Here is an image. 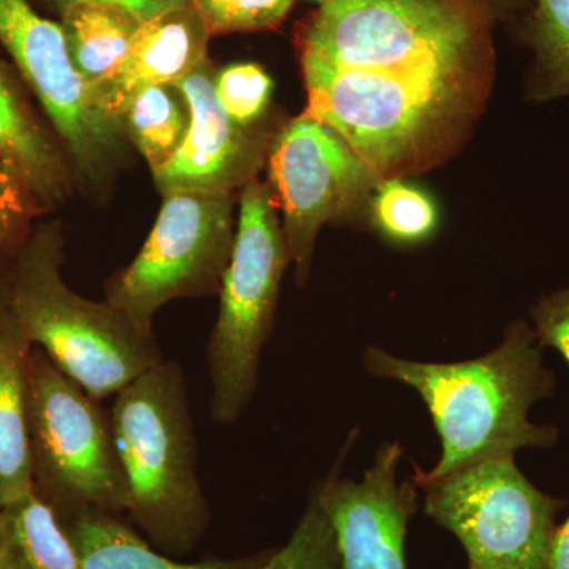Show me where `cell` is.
<instances>
[{
  "mask_svg": "<svg viewBox=\"0 0 569 569\" xmlns=\"http://www.w3.org/2000/svg\"><path fill=\"white\" fill-rule=\"evenodd\" d=\"M485 0H328L298 33L307 112L380 181L436 162L493 73Z\"/></svg>",
  "mask_w": 569,
  "mask_h": 569,
  "instance_id": "obj_1",
  "label": "cell"
},
{
  "mask_svg": "<svg viewBox=\"0 0 569 569\" xmlns=\"http://www.w3.org/2000/svg\"><path fill=\"white\" fill-rule=\"evenodd\" d=\"M370 376L413 388L425 400L441 441L432 470L415 468L426 479L443 477L486 459L515 458L520 449L559 443L556 426L535 425L531 408L552 396L557 378L523 318L507 326L500 346L462 362H422L399 358L380 347L362 356Z\"/></svg>",
  "mask_w": 569,
  "mask_h": 569,
  "instance_id": "obj_2",
  "label": "cell"
},
{
  "mask_svg": "<svg viewBox=\"0 0 569 569\" xmlns=\"http://www.w3.org/2000/svg\"><path fill=\"white\" fill-rule=\"evenodd\" d=\"M61 220L37 223L9 260V305L22 331L52 365L93 399L114 397L163 361L153 332H144L111 302L71 290L62 276Z\"/></svg>",
  "mask_w": 569,
  "mask_h": 569,
  "instance_id": "obj_3",
  "label": "cell"
},
{
  "mask_svg": "<svg viewBox=\"0 0 569 569\" xmlns=\"http://www.w3.org/2000/svg\"><path fill=\"white\" fill-rule=\"evenodd\" d=\"M112 437L134 526L156 548L186 556L211 522L182 367L160 361L114 396Z\"/></svg>",
  "mask_w": 569,
  "mask_h": 569,
  "instance_id": "obj_4",
  "label": "cell"
},
{
  "mask_svg": "<svg viewBox=\"0 0 569 569\" xmlns=\"http://www.w3.org/2000/svg\"><path fill=\"white\" fill-rule=\"evenodd\" d=\"M238 201L233 252L208 346L209 408L212 421L224 426L239 421L257 395L261 351L274 328L280 284L291 264L272 187L253 179Z\"/></svg>",
  "mask_w": 569,
  "mask_h": 569,
  "instance_id": "obj_5",
  "label": "cell"
},
{
  "mask_svg": "<svg viewBox=\"0 0 569 569\" xmlns=\"http://www.w3.org/2000/svg\"><path fill=\"white\" fill-rule=\"evenodd\" d=\"M32 492L59 520L82 511L129 509L110 413L32 347L28 373Z\"/></svg>",
  "mask_w": 569,
  "mask_h": 569,
  "instance_id": "obj_6",
  "label": "cell"
},
{
  "mask_svg": "<svg viewBox=\"0 0 569 569\" xmlns=\"http://www.w3.org/2000/svg\"><path fill=\"white\" fill-rule=\"evenodd\" d=\"M427 518L455 535L468 567L548 569L560 498L542 492L515 458L486 459L443 477L413 473Z\"/></svg>",
  "mask_w": 569,
  "mask_h": 569,
  "instance_id": "obj_7",
  "label": "cell"
},
{
  "mask_svg": "<svg viewBox=\"0 0 569 569\" xmlns=\"http://www.w3.org/2000/svg\"><path fill=\"white\" fill-rule=\"evenodd\" d=\"M236 193L164 194L148 241L111 277L107 301L141 331L174 299L219 295L234 246Z\"/></svg>",
  "mask_w": 569,
  "mask_h": 569,
  "instance_id": "obj_8",
  "label": "cell"
},
{
  "mask_svg": "<svg viewBox=\"0 0 569 569\" xmlns=\"http://www.w3.org/2000/svg\"><path fill=\"white\" fill-rule=\"evenodd\" d=\"M0 47L39 100L69 159L74 187L102 194L127 157L121 122L97 111L71 67L61 26L31 0H0Z\"/></svg>",
  "mask_w": 569,
  "mask_h": 569,
  "instance_id": "obj_9",
  "label": "cell"
},
{
  "mask_svg": "<svg viewBox=\"0 0 569 569\" xmlns=\"http://www.w3.org/2000/svg\"><path fill=\"white\" fill-rule=\"evenodd\" d=\"M268 160L296 282L305 287L321 228L353 219L380 179L335 129L307 111L272 138Z\"/></svg>",
  "mask_w": 569,
  "mask_h": 569,
  "instance_id": "obj_10",
  "label": "cell"
},
{
  "mask_svg": "<svg viewBox=\"0 0 569 569\" xmlns=\"http://www.w3.org/2000/svg\"><path fill=\"white\" fill-rule=\"evenodd\" d=\"M402 458V447L388 441L359 481L329 478L316 486L335 530L339 569H408V523L419 497L413 479H399Z\"/></svg>",
  "mask_w": 569,
  "mask_h": 569,
  "instance_id": "obj_11",
  "label": "cell"
},
{
  "mask_svg": "<svg viewBox=\"0 0 569 569\" xmlns=\"http://www.w3.org/2000/svg\"><path fill=\"white\" fill-rule=\"evenodd\" d=\"M217 69L206 58L183 80L192 112L181 149L162 170L152 173L159 192L239 193L258 178L272 138L263 123L244 127L224 112L216 92Z\"/></svg>",
  "mask_w": 569,
  "mask_h": 569,
  "instance_id": "obj_12",
  "label": "cell"
},
{
  "mask_svg": "<svg viewBox=\"0 0 569 569\" xmlns=\"http://www.w3.org/2000/svg\"><path fill=\"white\" fill-rule=\"evenodd\" d=\"M209 40L208 26L192 2L146 20L121 63L103 81L88 88L89 102L121 122L138 93L176 84L197 69L208 58Z\"/></svg>",
  "mask_w": 569,
  "mask_h": 569,
  "instance_id": "obj_13",
  "label": "cell"
},
{
  "mask_svg": "<svg viewBox=\"0 0 569 569\" xmlns=\"http://www.w3.org/2000/svg\"><path fill=\"white\" fill-rule=\"evenodd\" d=\"M26 88L13 63L0 56V149L14 160L48 212L66 203L77 187L61 142Z\"/></svg>",
  "mask_w": 569,
  "mask_h": 569,
  "instance_id": "obj_14",
  "label": "cell"
},
{
  "mask_svg": "<svg viewBox=\"0 0 569 569\" xmlns=\"http://www.w3.org/2000/svg\"><path fill=\"white\" fill-rule=\"evenodd\" d=\"M31 340L9 305L0 310V508L32 493L28 429Z\"/></svg>",
  "mask_w": 569,
  "mask_h": 569,
  "instance_id": "obj_15",
  "label": "cell"
},
{
  "mask_svg": "<svg viewBox=\"0 0 569 569\" xmlns=\"http://www.w3.org/2000/svg\"><path fill=\"white\" fill-rule=\"evenodd\" d=\"M82 569H260L271 550L238 559H208L182 563L157 552L118 515L82 511L61 520Z\"/></svg>",
  "mask_w": 569,
  "mask_h": 569,
  "instance_id": "obj_16",
  "label": "cell"
},
{
  "mask_svg": "<svg viewBox=\"0 0 569 569\" xmlns=\"http://www.w3.org/2000/svg\"><path fill=\"white\" fill-rule=\"evenodd\" d=\"M58 22L71 67L91 88L126 58L144 20L114 3L84 2L63 11Z\"/></svg>",
  "mask_w": 569,
  "mask_h": 569,
  "instance_id": "obj_17",
  "label": "cell"
},
{
  "mask_svg": "<svg viewBox=\"0 0 569 569\" xmlns=\"http://www.w3.org/2000/svg\"><path fill=\"white\" fill-rule=\"evenodd\" d=\"M192 112L178 84H162L138 93L121 118L127 141L151 168L162 170L173 160L189 133Z\"/></svg>",
  "mask_w": 569,
  "mask_h": 569,
  "instance_id": "obj_18",
  "label": "cell"
},
{
  "mask_svg": "<svg viewBox=\"0 0 569 569\" xmlns=\"http://www.w3.org/2000/svg\"><path fill=\"white\" fill-rule=\"evenodd\" d=\"M531 52L527 99L535 103L569 97V0H533L523 22Z\"/></svg>",
  "mask_w": 569,
  "mask_h": 569,
  "instance_id": "obj_19",
  "label": "cell"
},
{
  "mask_svg": "<svg viewBox=\"0 0 569 569\" xmlns=\"http://www.w3.org/2000/svg\"><path fill=\"white\" fill-rule=\"evenodd\" d=\"M7 539L21 569H82L56 512L36 493L2 509Z\"/></svg>",
  "mask_w": 569,
  "mask_h": 569,
  "instance_id": "obj_20",
  "label": "cell"
},
{
  "mask_svg": "<svg viewBox=\"0 0 569 569\" xmlns=\"http://www.w3.org/2000/svg\"><path fill=\"white\" fill-rule=\"evenodd\" d=\"M372 220L378 230L396 242L425 241L437 228L436 204L422 190L400 179L378 183L370 200Z\"/></svg>",
  "mask_w": 569,
  "mask_h": 569,
  "instance_id": "obj_21",
  "label": "cell"
},
{
  "mask_svg": "<svg viewBox=\"0 0 569 569\" xmlns=\"http://www.w3.org/2000/svg\"><path fill=\"white\" fill-rule=\"evenodd\" d=\"M260 569H339L335 530L316 492L287 545L271 550Z\"/></svg>",
  "mask_w": 569,
  "mask_h": 569,
  "instance_id": "obj_22",
  "label": "cell"
},
{
  "mask_svg": "<svg viewBox=\"0 0 569 569\" xmlns=\"http://www.w3.org/2000/svg\"><path fill=\"white\" fill-rule=\"evenodd\" d=\"M47 212L18 164L0 149V258L10 260Z\"/></svg>",
  "mask_w": 569,
  "mask_h": 569,
  "instance_id": "obj_23",
  "label": "cell"
},
{
  "mask_svg": "<svg viewBox=\"0 0 569 569\" xmlns=\"http://www.w3.org/2000/svg\"><path fill=\"white\" fill-rule=\"evenodd\" d=\"M274 82L263 67L238 62L217 70L216 92L224 112L239 126H260L271 103Z\"/></svg>",
  "mask_w": 569,
  "mask_h": 569,
  "instance_id": "obj_24",
  "label": "cell"
},
{
  "mask_svg": "<svg viewBox=\"0 0 569 569\" xmlns=\"http://www.w3.org/2000/svg\"><path fill=\"white\" fill-rule=\"evenodd\" d=\"M211 37L271 31L293 9L295 0H190Z\"/></svg>",
  "mask_w": 569,
  "mask_h": 569,
  "instance_id": "obj_25",
  "label": "cell"
},
{
  "mask_svg": "<svg viewBox=\"0 0 569 569\" xmlns=\"http://www.w3.org/2000/svg\"><path fill=\"white\" fill-rule=\"evenodd\" d=\"M530 318L539 346L559 351L569 365V287L542 296Z\"/></svg>",
  "mask_w": 569,
  "mask_h": 569,
  "instance_id": "obj_26",
  "label": "cell"
},
{
  "mask_svg": "<svg viewBox=\"0 0 569 569\" xmlns=\"http://www.w3.org/2000/svg\"><path fill=\"white\" fill-rule=\"evenodd\" d=\"M84 2L114 3V6L126 7L146 21L163 11L186 6V3H190V0H31L37 10L54 14L56 18L61 17L63 11L69 10L70 7Z\"/></svg>",
  "mask_w": 569,
  "mask_h": 569,
  "instance_id": "obj_27",
  "label": "cell"
},
{
  "mask_svg": "<svg viewBox=\"0 0 569 569\" xmlns=\"http://www.w3.org/2000/svg\"><path fill=\"white\" fill-rule=\"evenodd\" d=\"M548 569H569V516L553 533Z\"/></svg>",
  "mask_w": 569,
  "mask_h": 569,
  "instance_id": "obj_28",
  "label": "cell"
},
{
  "mask_svg": "<svg viewBox=\"0 0 569 569\" xmlns=\"http://www.w3.org/2000/svg\"><path fill=\"white\" fill-rule=\"evenodd\" d=\"M497 13H515V11L530 9L533 0H485Z\"/></svg>",
  "mask_w": 569,
  "mask_h": 569,
  "instance_id": "obj_29",
  "label": "cell"
},
{
  "mask_svg": "<svg viewBox=\"0 0 569 569\" xmlns=\"http://www.w3.org/2000/svg\"><path fill=\"white\" fill-rule=\"evenodd\" d=\"M0 569H21L20 559L9 542L0 548Z\"/></svg>",
  "mask_w": 569,
  "mask_h": 569,
  "instance_id": "obj_30",
  "label": "cell"
},
{
  "mask_svg": "<svg viewBox=\"0 0 569 569\" xmlns=\"http://www.w3.org/2000/svg\"><path fill=\"white\" fill-rule=\"evenodd\" d=\"M7 269H9V260H6V258H0V310L7 306V299H9Z\"/></svg>",
  "mask_w": 569,
  "mask_h": 569,
  "instance_id": "obj_31",
  "label": "cell"
},
{
  "mask_svg": "<svg viewBox=\"0 0 569 569\" xmlns=\"http://www.w3.org/2000/svg\"><path fill=\"white\" fill-rule=\"evenodd\" d=\"M7 542H9V539H7L6 518H3V511L2 508H0V548L6 546Z\"/></svg>",
  "mask_w": 569,
  "mask_h": 569,
  "instance_id": "obj_32",
  "label": "cell"
},
{
  "mask_svg": "<svg viewBox=\"0 0 569 569\" xmlns=\"http://www.w3.org/2000/svg\"><path fill=\"white\" fill-rule=\"evenodd\" d=\"M310 2H317L318 6H321V3L328 2V0H310Z\"/></svg>",
  "mask_w": 569,
  "mask_h": 569,
  "instance_id": "obj_33",
  "label": "cell"
},
{
  "mask_svg": "<svg viewBox=\"0 0 569 569\" xmlns=\"http://www.w3.org/2000/svg\"><path fill=\"white\" fill-rule=\"evenodd\" d=\"M468 569H479V568L468 567Z\"/></svg>",
  "mask_w": 569,
  "mask_h": 569,
  "instance_id": "obj_34",
  "label": "cell"
}]
</instances>
